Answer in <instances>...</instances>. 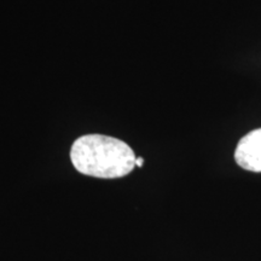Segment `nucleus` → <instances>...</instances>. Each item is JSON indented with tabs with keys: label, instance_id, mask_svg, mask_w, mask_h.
<instances>
[{
	"label": "nucleus",
	"instance_id": "obj_1",
	"mask_svg": "<svg viewBox=\"0 0 261 261\" xmlns=\"http://www.w3.org/2000/svg\"><path fill=\"white\" fill-rule=\"evenodd\" d=\"M73 166L81 174L100 179H116L136 167V155L122 140L103 135L77 138L70 149Z\"/></svg>",
	"mask_w": 261,
	"mask_h": 261
},
{
	"label": "nucleus",
	"instance_id": "obj_2",
	"mask_svg": "<svg viewBox=\"0 0 261 261\" xmlns=\"http://www.w3.org/2000/svg\"><path fill=\"white\" fill-rule=\"evenodd\" d=\"M234 160L247 171L261 172V128L252 130L240 140Z\"/></svg>",
	"mask_w": 261,
	"mask_h": 261
},
{
	"label": "nucleus",
	"instance_id": "obj_3",
	"mask_svg": "<svg viewBox=\"0 0 261 261\" xmlns=\"http://www.w3.org/2000/svg\"><path fill=\"white\" fill-rule=\"evenodd\" d=\"M143 163H144V160L142 158H138L136 160V167H140V166H143Z\"/></svg>",
	"mask_w": 261,
	"mask_h": 261
}]
</instances>
